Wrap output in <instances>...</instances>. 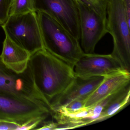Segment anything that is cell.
<instances>
[{
	"mask_svg": "<svg viewBox=\"0 0 130 130\" xmlns=\"http://www.w3.org/2000/svg\"><path fill=\"white\" fill-rule=\"evenodd\" d=\"M29 64L36 87L50 103L75 77L73 68L44 49L32 55Z\"/></svg>",
	"mask_w": 130,
	"mask_h": 130,
	"instance_id": "obj_1",
	"label": "cell"
},
{
	"mask_svg": "<svg viewBox=\"0 0 130 130\" xmlns=\"http://www.w3.org/2000/svg\"><path fill=\"white\" fill-rule=\"evenodd\" d=\"M36 13L44 49L74 68L85 54L79 41L48 15Z\"/></svg>",
	"mask_w": 130,
	"mask_h": 130,
	"instance_id": "obj_2",
	"label": "cell"
},
{
	"mask_svg": "<svg viewBox=\"0 0 130 130\" xmlns=\"http://www.w3.org/2000/svg\"><path fill=\"white\" fill-rule=\"evenodd\" d=\"M106 28L112 36L113 49L111 55L122 68L130 71V26L128 25L123 0H110L107 6Z\"/></svg>",
	"mask_w": 130,
	"mask_h": 130,
	"instance_id": "obj_3",
	"label": "cell"
},
{
	"mask_svg": "<svg viewBox=\"0 0 130 130\" xmlns=\"http://www.w3.org/2000/svg\"><path fill=\"white\" fill-rule=\"evenodd\" d=\"M1 26L6 35L31 55L44 49L35 11L10 15Z\"/></svg>",
	"mask_w": 130,
	"mask_h": 130,
	"instance_id": "obj_4",
	"label": "cell"
},
{
	"mask_svg": "<svg viewBox=\"0 0 130 130\" xmlns=\"http://www.w3.org/2000/svg\"><path fill=\"white\" fill-rule=\"evenodd\" d=\"M0 93L45 104L51 108L50 103L36 87L29 64L24 72L17 73L7 68L0 58Z\"/></svg>",
	"mask_w": 130,
	"mask_h": 130,
	"instance_id": "obj_5",
	"label": "cell"
},
{
	"mask_svg": "<svg viewBox=\"0 0 130 130\" xmlns=\"http://www.w3.org/2000/svg\"><path fill=\"white\" fill-rule=\"evenodd\" d=\"M51 113L45 104L0 93V120L20 126L38 118H47Z\"/></svg>",
	"mask_w": 130,
	"mask_h": 130,
	"instance_id": "obj_6",
	"label": "cell"
},
{
	"mask_svg": "<svg viewBox=\"0 0 130 130\" xmlns=\"http://www.w3.org/2000/svg\"><path fill=\"white\" fill-rule=\"evenodd\" d=\"M36 12L46 13L79 41L80 33L79 9L76 0H34Z\"/></svg>",
	"mask_w": 130,
	"mask_h": 130,
	"instance_id": "obj_7",
	"label": "cell"
},
{
	"mask_svg": "<svg viewBox=\"0 0 130 130\" xmlns=\"http://www.w3.org/2000/svg\"><path fill=\"white\" fill-rule=\"evenodd\" d=\"M76 1L79 15L80 46L85 54H93L97 43L108 33L107 16L98 13L80 0Z\"/></svg>",
	"mask_w": 130,
	"mask_h": 130,
	"instance_id": "obj_8",
	"label": "cell"
},
{
	"mask_svg": "<svg viewBox=\"0 0 130 130\" xmlns=\"http://www.w3.org/2000/svg\"><path fill=\"white\" fill-rule=\"evenodd\" d=\"M119 62L111 54H85L74 68L75 76L87 78L105 77L124 70Z\"/></svg>",
	"mask_w": 130,
	"mask_h": 130,
	"instance_id": "obj_9",
	"label": "cell"
},
{
	"mask_svg": "<svg viewBox=\"0 0 130 130\" xmlns=\"http://www.w3.org/2000/svg\"><path fill=\"white\" fill-rule=\"evenodd\" d=\"M104 77L83 78L75 76L67 87L50 102L51 111L66 105L74 100H86L101 83Z\"/></svg>",
	"mask_w": 130,
	"mask_h": 130,
	"instance_id": "obj_10",
	"label": "cell"
},
{
	"mask_svg": "<svg viewBox=\"0 0 130 130\" xmlns=\"http://www.w3.org/2000/svg\"><path fill=\"white\" fill-rule=\"evenodd\" d=\"M129 83L130 72L125 70L104 77L102 82L87 99L85 107L95 105Z\"/></svg>",
	"mask_w": 130,
	"mask_h": 130,
	"instance_id": "obj_11",
	"label": "cell"
},
{
	"mask_svg": "<svg viewBox=\"0 0 130 130\" xmlns=\"http://www.w3.org/2000/svg\"><path fill=\"white\" fill-rule=\"evenodd\" d=\"M31 56L28 51L6 35L0 58L7 68L17 73H22L28 68Z\"/></svg>",
	"mask_w": 130,
	"mask_h": 130,
	"instance_id": "obj_12",
	"label": "cell"
},
{
	"mask_svg": "<svg viewBox=\"0 0 130 130\" xmlns=\"http://www.w3.org/2000/svg\"><path fill=\"white\" fill-rule=\"evenodd\" d=\"M130 83L103 99L105 105L95 122L111 118L124 108L130 102Z\"/></svg>",
	"mask_w": 130,
	"mask_h": 130,
	"instance_id": "obj_13",
	"label": "cell"
},
{
	"mask_svg": "<svg viewBox=\"0 0 130 130\" xmlns=\"http://www.w3.org/2000/svg\"><path fill=\"white\" fill-rule=\"evenodd\" d=\"M51 114L57 123L56 130L73 129L88 124L86 120L73 117L59 110L52 111Z\"/></svg>",
	"mask_w": 130,
	"mask_h": 130,
	"instance_id": "obj_14",
	"label": "cell"
},
{
	"mask_svg": "<svg viewBox=\"0 0 130 130\" xmlns=\"http://www.w3.org/2000/svg\"><path fill=\"white\" fill-rule=\"evenodd\" d=\"M35 11L34 0H14L10 10L9 16L20 15Z\"/></svg>",
	"mask_w": 130,
	"mask_h": 130,
	"instance_id": "obj_15",
	"label": "cell"
},
{
	"mask_svg": "<svg viewBox=\"0 0 130 130\" xmlns=\"http://www.w3.org/2000/svg\"><path fill=\"white\" fill-rule=\"evenodd\" d=\"M98 13L107 16V6L110 0H80Z\"/></svg>",
	"mask_w": 130,
	"mask_h": 130,
	"instance_id": "obj_16",
	"label": "cell"
},
{
	"mask_svg": "<svg viewBox=\"0 0 130 130\" xmlns=\"http://www.w3.org/2000/svg\"><path fill=\"white\" fill-rule=\"evenodd\" d=\"M14 0H0V25L3 24L9 16L10 10Z\"/></svg>",
	"mask_w": 130,
	"mask_h": 130,
	"instance_id": "obj_17",
	"label": "cell"
},
{
	"mask_svg": "<svg viewBox=\"0 0 130 130\" xmlns=\"http://www.w3.org/2000/svg\"><path fill=\"white\" fill-rule=\"evenodd\" d=\"M39 125L38 128H36V130H56L58 127V124L57 122L54 121L44 120L42 121Z\"/></svg>",
	"mask_w": 130,
	"mask_h": 130,
	"instance_id": "obj_18",
	"label": "cell"
},
{
	"mask_svg": "<svg viewBox=\"0 0 130 130\" xmlns=\"http://www.w3.org/2000/svg\"><path fill=\"white\" fill-rule=\"evenodd\" d=\"M20 126L13 122L0 120V130H18Z\"/></svg>",
	"mask_w": 130,
	"mask_h": 130,
	"instance_id": "obj_19",
	"label": "cell"
},
{
	"mask_svg": "<svg viewBox=\"0 0 130 130\" xmlns=\"http://www.w3.org/2000/svg\"><path fill=\"white\" fill-rule=\"evenodd\" d=\"M127 21L130 26V0H123Z\"/></svg>",
	"mask_w": 130,
	"mask_h": 130,
	"instance_id": "obj_20",
	"label": "cell"
}]
</instances>
